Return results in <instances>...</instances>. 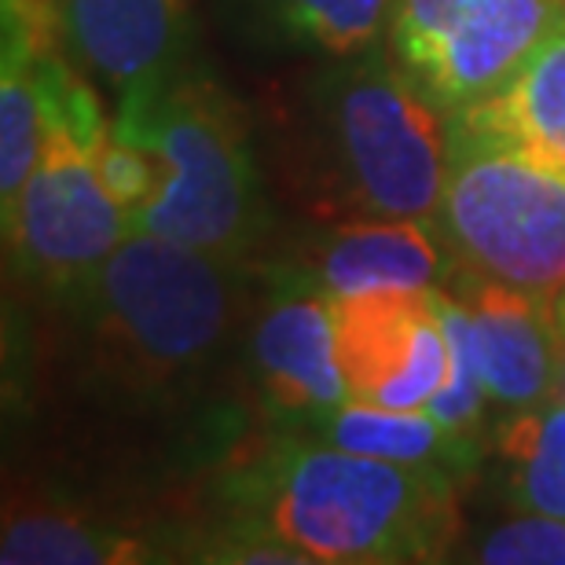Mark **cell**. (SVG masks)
I'll return each mask as SVG.
<instances>
[{"instance_id":"d6986e66","label":"cell","mask_w":565,"mask_h":565,"mask_svg":"<svg viewBox=\"0 0 565 565\" xmlns=\"http://www.w3.org/2000/svg\"><path fill=\"white\" fill-rule=\"evenodd\" d=\"M473 558L489 565H565V518L522 511V518L495 525Z\"/></svg>"},{"instance_id":"5b68a950","label":"cell","mask_w":565,"mask_h":565,"mask_svg":"<svg viewBox=\"0 0 565 565\" xmlns=\"http://www.w3.org/2000/svg\"><path fill=\"white\" fill-rule=\"evenodd\" d=\"M323 126L345 195L371 217H437L448 129L386 49L349 55L323 77Z\"/></svg>"},{"instance_id":"7c38bea8","label":"cell","mask_w":565,"mask_h":565,"mask_svg":"<svg viewBox=\"0 0 565 565\" xmlns=\"http://www.w3.org/2000/svg\"><path fill=\"white\" fill-rule=\"evenodd\" d=\"M254 375L268 408L298 419H320L349 401L334 353L331 298L287 282L265 305L254 327Z\"/></svg>"},{"instance_id":"6da1fadb","label":"cell","mask_w":565,"mask_h":565,"mask_svg":"<svg viewBox=\"0 0 565 565\" xmlns=\"http://www.w3.org/2000/svg\"><path fill=\"white\" fill-rule=\"evenodd\" d=\"M232 525L282 540L305 562H440L456 544V473L327 440H279L232 481Z\"/></svg>"},{"instance_id":"e0dca14e","label":"cell","mask_w":565,"mask_h":565,"mask_svg":"<svg viewBox=\"0 0 565 565\" xmlns=\"http://www.w3.org/2000/svg\"><path fill=\"white\" fill-rule=\"evenodd\" d=\"M507 500L529 514L565 518V397H544L518 408L495 434Z\"/></svg>"},{"instance_id":"5bb4252c","label":"cell","mask_w":565,"mask_h":565,"mask_svg":"<svg viewBox=\"0 0 565 565\" xmlns=\"http://www.w3.org/2000/svg\"><path fill=\"white\" fill-rule=\"evenodd\" d=\"M158 558L166 551L154 540L71 503H8L0 529L4 565H143Z\"/></svg>"},{"instance_id":"603a6c76","label":"cell","mask_w":565,"mask_h":565,"mask_svg":"<svg viewBox=\"0 0 565 565\" xmlns=\"http://www.w3.org/2000/svg\"><path fill=\"white\" fill-rule=\"evenodd\" d=\"M562 4H565V0H562Z\"/></svg>"},{"instance_id":"ba28073f","label":"cell","mask_w":565,"mask_h":565,"mask_svg":"<svg viewBox=\"0 0 565 565\" xmlns=\"http://www.w3.org/2000/svg\"><path fill=\"white\" fill-rule=\"evenodd\" d=\"M331 320L349 401L419 412L445 386L448 338L429 287L342 294Z\"/></svg>"},{"instance_id":"8992f818","label":"cell","mask_w":565,"mask_h":565,"mask_svg":"<svg viewBox=\"0 0 565 565\" xmlns=\"http://www.w3.org/2000/svg\"><path fill=\"white\" fill-rule=\"evenodd\" d=\"M99 137L52 121L38 166L4 206L8 257L22 279L55 298H66L132 235V213L99 180Z\"/></svg>"},{"instance_id":"7402d4cb","label":"cell","mask_w":565,"mask_h":565,"mask_svg":"<svg viewBox=\"0 0 565 565\" xmlns=\"http://www.w3.org/2000/svg\"><path fill=\"white\" fill-rule=\"evenodd\" d=\"M562 375H565V356H562Z\"/></svg>"},{"instance_id":"9c48e42d","label":"cell","mask_w":565,"mask_h":565,"mask_svg":"<svg viewBox=\"0 0 565 565\" xmlns=\"http://www.w3.org/2000/svg\"><path fill=\"white\" fill-rule=\"evenodd\" d=\"M63 44L88 74L115 88L158 85L188 60L191 0H52Z\"/></svg>"},{"instance_id":"7a4b0ae2","label":"cell","mask_w":565,"mask_h":565,"mask_svg":"<svg viewBox=\"0 0 565 565\" xmlns=\"http://www.w3.org/2000/svg\"><path fill=\"white\" fill-rule=\"evenodd\" d=\"M239 294V262L132 232L63 298L77 375L132 404L188 393L228 342Z\"/></svg>"},{"instance_id":"8fae6325","label":"cell","mask_w":565,"mask_h":565,"mask_svg":"<svg viewBox=\"0 0 565 565\" xmlns=\"http://www.w3.org/2000/svg\"><path fill=\"white\" fill-rule=\"evenodd\" d=\"M0 206H11L49 140L52 77L66 44L52 0H0Z\"/></svg>"},{"instance_id":"30bf717a","label":"cell","mask_w":565,"mask_h":565,"mask_svg":"<svg viewBox=\"0 0 565 565\" xmlns=\"http://www.w3.org/2000/svg\"><path fill=\"white\" fill-rule=\"evenodd\" d=\"M456 298L470 309L473 360L484 393L507 408H529L555 393L558 323L555 305L459 265Z\"/></svg>"},{"instance_id":"4fadbf2b","label":"cell","mask_w":565,"mask_h":565,"mask_svg":"<svg viewBox=\"0 0 565 565\" xmlns=\"http://www.w3.org/2000/svg\"><path fill=\"white\" fill-rule=\"evenodd\" d=\"M440 246L415 217H360L327 228L287 268V282L323 298L364 290H426L440 276Z\"/></svg>"},{"instance_id":"ac0fdd59","label":"cell","mask_w":565,"mask_h":565,"mask_svg":"<svg viewBox=\"0 0 565 565\" xmlns=\"http://www.w3.org/2000/svg\"><path fill=\"white\" fill-rule=\"evenodd\" d=\"M401 0H265L268 15L290 41L331 60L360 55L390 33Z\"/></svg>"},{"instance_id":"9a60e30c","label":"cell","mask_w":565,"mask_h":565,"mask_svg":"<svg viewBox=\"0 0 565 565\" xmlns=\"http://www.w3.org/2000/svg\"><path fill=\"white\" fill-rule=\"evenodd\" d=\"M448 118L565 166V26L551 33L503 88Z\"/></svg>"},{"instance_id":"3957f363","label":"cell","mask_w":565,"mask_h":565,"mask_svg":"<svg viewBox=\"0 0 565 565\" xmlns=\"http://www.w3.org/2000/svg\"><path fill=\"white\" fill-rule=\"evenodd\" d=\"M115 132L162 166V184L132 213V232L243 262L268 232L250 126L235 99L188 66L118 96Z\"/></svg>"},{"instance_id":"277c9868","label":"cell","mask_w":565,"mask_h":565,"mask_svg":"<svg viewBox=\"0 0 565 565\" xmlns=\"http://www.w3.org/2000/svg\"><path fill=\"white\" fill-rule=\"evenodd\" d=\"M437 221L459 265L544 301L565 287V166L448 118Z\"/></svg>"},{"instance_id":"ffe728a7","label":"cell","mask_w":565,"mask_h":565,"mask_svg":"<svg viewBox=\"0 0 565 565\" xmlns=\"http://www.w3.org/2000/svg\"><path fill=\"white\" fill-rule=\"evenodd\" d=\"M93 158H96V169H99L104 188L129 213H137L143 202L158 191V184H162V166L154 162V154L143 151L140 143L118 137L115 126L96 140Z\"/></svg>"},{"instance_id":"52a82bcc","label":"cell","mask_w":565,"mask_h":565,"mask_svg":"<svg viewBox=\"0 0 565 565\" xmlns=\"http://www.w3.org/2000/svg\"><path fill=\"white\" fill-rule=\"evenodd\" d=\"M565 26L562 0H401L390 52L440 115L492 96Z\"/></svg>"},{"instance_id":"2e32d148","label":"cell","mask_w":565,"mask_h":565,"mask_svg":"<svg viewBox=\"0 0 565 565\" xmlns=\"http://www.w3.org/2000/svg\"><path fill=\"white\" fill-rule=\"evenodd\" d=\"M316 437L334 448L360 451L408 467H440V470H467L478 459L473 437H459L440 426L426 408L419 412H393L375 404L342 401L338 408L312 419Z\"/></svg>"},{"instance_id":"44dd1931","label":"cell","mask_w":565,"mask_h":565,"mask_svg":"<svg viewBox=\"0 0 565 565\" xmlns=\"http://www.w3.org/2000/svg\"><path fill=\"white\" fill-rule=\"evenodd\" d=\"M551 305H555V323H558V334H562V342H565V287L555 294V301H551Z\"/></svg>"}]
</instances>
